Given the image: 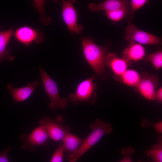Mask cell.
<instances>
[{
	"label": "cell",
	"mask_w": 162,
	"mask_h": 162,
	"mask_svg": "<svg viewBox=\"0 0 162 162\" xmlns=\"http://www.w3.org/2000/svg\"><path fill=\"white\" fill-rule=\"evenodd\" d=\"M83 54L86 61L100 79L106 80L108 75L105 70V60L109 48L104 45L101 46L91 38L82 39Z\"/></svg>",
	"instance_id": "obj_1"
},
{
	"label": "cell",
	"mask_w": 162,
	"mask_h": 162,
	"mask_svg": "<svg viewBox=\"0 0 162 162\" xmlns=\"http://www.w3.org/2000/svg\"><path fill=\"white\" fill-rule=\"evenodd\" d=\"M92 131L83 141L78 149L73 153L67 155L66 158L68 162H77L86 152L97 143L103 136L112 133L113 130L110 123L98 118L90 124Z\"/></svg>",
	"instance_id": "obj_2"
},
{
	"label": "cell",
	"mask_w": 162,
	"mask_h": 162,
	"mask_svg": "<svg viewBox=\"0 0 162 162\" xmlns=\"http://www.w3.org/2000/svg\"><path fill=\"white\" fill-rule=\"evenodd\" d=\"M97 78L95 74L90 78L81 82L78 85L74 93L69 95V102L75 105L83 102L94 105L97 98L98 87L93 80Z\"/></svg>",
	"instance_id": "obj_3"
},
{
	"label": "cell",
	"mask_w": 162,
	"mask_h": 162,
	"mask_svg": "<svg viewBox=\"0 0 162 162\" xmlns=\"http://www.w3.org/2000/svg\"><path fill=\"white\" fill-rule=\"evenodd\" d=\"M38 68L45 91L48 95L50 103L48 107L53 110L58 106L61 109L65 108L69 103L66 97L61 98L56 81L53 80L40 66Z\"/></svg>",
	"instance_id": "obj_4"
},
{
	"label": "cell",
	"mask_w": 162,
	"mask_h": 162,
	"mask_svg": "<svg viewBox=\"0 0 162 162\" xmlns=\"http://www.w3.org/2000/svg\"><path fill=\"white\" fill-rule=\"evenodd\" d=\"M64 118L61 115L55 118L44 116L39 120V124L45 127L49 137L58 142L62 141L66 134L70 131V126L64 125Z\"/></svg>",
	"instance_id": "obj_5"
},
{
	"label": "cell",
	"mask_w": 162,
	"mask_h": 162,
	"mask_svg": "<svg viewBox=\"0 0 162 162\" xmlns=\"http://www.w3.org/2000/svg\"><path fill=\"white\" fill-rule=\"evenodd\" d=\"M124 38L129 43L134 42L142 45L162 44L161 38L148 32L140 29L133 24L125 29Z\"/></svg>",
	"instance_id": "obj_6"
},
{
	"label": "cell",
	"mask_w": 162,
	"mask_h": 162,
	"mask_svg": "<svg viewBox=\"0 0 162 162\" xmlns=\"http://www.w3.org/2000/svg\"><path fill=\"white\" fill-rule=\"evenodd\" d=\"M49 137L45 127L44 125H40L30 135L24 134L21 136L20 139L23 142L22 148L28 149L30 151H34L37 147L45 145Z\"/></svg>",
	"instance_id": "obj_7"
},
{
	"label": "cell",
	"mask_w": 162,
	"mask_h": 162,
	"mask_svg": "<svg viewBox=\"0 0 162 162\" xmlns=\"http://www.w3.org/2000/svg\"><path fill=\"white\" fill-rule=\"evenodd\" d=\"M141 74V79L136 88L140 95L148 100H154L157 88L159 83L158 76L155 74L150 75L146 72Z\"/></svg>",
	"instance_id": "obj_8"
},
{
	"label": "cell",
	"mask_w": 162,
	"mask_h": 162,
	"mask_svg": "<svg viewBox=\"0 0 162 162\" xmlns=\"http://www.w3.org/2000/svg\"><path fill=\"white\" fill-rule=\"evenodd\" d=\"M14 34L17 42L27 46L33 43L41 44L44 39V35L40 30L26 25L18 28Z\"/></svg>",
	"instance_id": "obj_9"
},
{
	"label": "cell",
	"mask_w": 162,
	"mask_h": 162,
	"mask_svg": "<svg viewBox=\"0 0 162 162\" xmlns=\"http://www.w3.org/2000/svg\"><path fill=\"white\" fill-rule=\"evenodd\" d=\"M62 17L70 33L80 34L83 31V27L77 24L76 11L72 3L65 0H62Z\"/></svg>",
	"instance_id": "obj_10"
},
{
	"label": "cell",
	"mask_w": 162,
	"mask_h": 162,
	"mask_svg": "<svg viewBox=\"0 0 162 162\" xmlns=\"http://www.w3.org/2000/svg\"><path fill=\"white\" fill-rule=\"evenodd\" d=\"M131 64L122 58H118L114 52L107 53L106 58L105 66L110 68L114 79L117 81Z\"/></svg>",
	"instance_id": "obj_11"
},
{
	"label": "cell",
	"mask_w": 162,
	"mask_h": 162,
	"mask_svg": "<svg viewBox=\"0 0 162 162\" xmlns=\"http://www.w3.org/2000/svg\"><path fill=\"white\" fill-rule=\"evenodd\" d=\"M38 82L35 81L29 82L25 87L14 88L13 85L8 84L6 86L13 99L14 103L26 100L39 85Z\"/></svg>",
	"instance_id": "obj_12"
},
{
	"label": "cell",
	"mask_w": 162,
	"mask_h": 162,
	"mask_svg": "<svg viewBox=\"0 0 162 162\" xmlns=\"http://www.w3.org/2000/svg\"><path fill=\"white\" fill-rule=\"evenodd\" d=\"M146 56V50L143 46L134 43H130L122 53V58L128 62H137L142 60Z\"/></svg>",
	"instance_id": "obj_13"
},
{
	"label": "cell",
	"mask_w": 162,
	"mask_h": 162,
	"mask_svg": "<svg viewBox=\"0 0 162 162\" xmlns=\"http://www.w3.org/2000/svg\"><path fill=\"white\" fill-rule=\"evenodd\" d=\"M129 2L127 0H107L98 4L90 3L88 7L92 12L111 11L128 6Z\"/></svg>",
	"instance_id": "obj_14"
},
{
	"label": "cell",
	"mask_w": 162,
	"mask_h": 162,
	"mask_svg": "<svg viewBox=\"0 0 162 162\" xmlns=\"http://www.w3.org/2000/svg\"><path fill=\"white\" fill-rule=\"evenodd\" d=\"M13 28L0 32V63L4 60L12 61L14 57L10 53V50L7 49V46L14 34Z\"/></svg>",
	"instance_id": "obj_15"
},
{
	"label": "cell",
	"mask_w": 162,
	"mask_h": 162,
	"mask_svg": "<svg viewBox=\"0 0 162 162\" xmlns=\"http://www.w3.org/2000/svg\"><path fill=\"white\" fill-rule=\"evenodd\" d=\"M62 141L64 153H66L67 155H69L73 153L78 149L82 142L83 140L69 132L66 134Z\"/></svg>",
	"instance_id": "obj_16"
},
{
	"label": "cell",
	"mask_w": 162,
	"mask_h": 162,
	"mask_svg": "<svg viewBox=\"0 0 162 162\" xmlns=\"http://www.w3.org/2000/svg\"><path fill=\"white\" fill-rule=\"evenodd\" d=\"M141 79V74L137 70L128 69L123 74L118 81L127 86L136 88Z\"/></svg>",
	"instance_id": "obj_17"
},
{
	"label": "cell",
	"mask_w": 162,
	"mask_h": 162,
	"mask_svg": "<svg viewBox=\"0 0 162 162\" xmlns=\"http://www.w3.org/2000/svg\"><path fill=\"white\" fill-rule=\"evenodd\" d=\"M158 142L153 145L145 154L148 157H151L153 162H162V136L157 139Z\"/></svg>",
	"instance_id": "obj_18"
},
{
	"label": "cell",
	"mask_w": 162,
	"mask_h": 162,
	"mask_svg": "<svg viewBox=\"0 0 162 162\" xmlns=\"http://www.w3.org/2000/svg\"><path fill=\"white\" fill-rule=\"evenodd\" d=\"M130 11L128 6L111 11L105 12L106 16L112 22H117L123 19Z\"/></svg>",
	"instance_id": "obj_19"
},
{
	"label": "cell",
	"mask_w": 162,
	"mask_h": 162,
	"mask_svg": "<svg viewBox=\"0 0 162 162\" xmlns=\"http://www.w3.org/2000/svg\"><path fill=\"white\" fill-rule=\"evenodd\" d=\"M147 61L150 62L156 70L162 68V51L159 50L147 55Z\"/></svg>",
	"instance_id": "obj_20"
},
{
	"label": "cell",
	"mask_w": 162,
	"mask_h": 162,
	"mask_svg": "<svg viewBox=\"0 0 162 162\" xmlns=\"http://www.w3.org/2000/svg\"><path fill=\"white\" fill-rule=\"evenodd\" d=\"M148 2L147 0H131L130 2V15L128 23L130 24L132 22L135 13L143 7Z\"/></svg>",
	"instance_id": "obj_21"
},
{
	"label": "cell",
	"mask_w": 162,
	"mask_h": 162,
	"mask_svg": "<svg viewBox=\"0 0 162 162\" xmlns=\"http://www.w3.org/2000/svg\"><path fill=\"white\" fill-rule=\"evenodd\" d=\"M141 125L143 128H148L150 126H152L156 130L157 135L159 136L162 133V121H160L155 123L150 122L145 118L141 119Z\"/></svg>",
	"instance_id": "obj_22"
},
{
	"label": "cell",
	"mask_w": 162,
	"mask_h": 162,
	"mask_svg": "<svg viewBox=\"0 0 162 162\" xmlns=\"http://www.w3.org/2000/svg\"><path fill=\"white\" fill-rule=\"evenodd\" d=\"M64 153L63 146L62 144H61L53 154L50 162H63Z\"/></svg>",
	"instance_id": "obj_23"
},
{
	"label": "cell",
	"mask_w": 162,
	"mask_h": 162,
	"mask_svg": "<svg viewBox=\"0 0 162 162\" xmlns=\"http://www.w3.org/2000/svg\"><path fill=\"white\" fill-rule=\"evenodd\" d=\"M135 152L134 148L131 147L122 148L121 152V154L124 158L119 162H133L131 155Z\"/></svg>",
	"instance_id": "obj_24"
},
{
	"label": "cell",
	"mask_w": 162,
	"mask_h": 162,
	"mask_svg": "<svg viewBox=\"0 0 162 162\" xmlns=\"http://www.w3.org/2000/svg\"><path fill=\"white\" fill-rule=\"evenodd\" d=\"M11 148L7 146L0 154V162H9L7 154L10 150Z\"/></svg>",
	"instance_id": "obj_25"
},
{
	"label": "cell",
	"mask_w": 162,
	"mask_h": 162,
	"mask_svg": "<svg viewBox=\"0 0 162 162\" xmlns=\"http://www.w3.org/2000/svg\"><path fill=\"white\" fill-rule=\"evenodd\" d=\"M154 100L161 104L162 102V87H160L155 92Z\"/></svg>",
	"instance_id": "obj_26"
},
{
	"label": "cell",
	"mask_w": 162,
	"mask_h": 162,
	"mask_svg": "<svg viewBox=\"0 0 162 162\" xmlns=\"http://www.w3.org/2000/svg\"><path fill=\"white\" fill-rule=\"evenodd\" d=\"M137 162H153V161H146L142 160H140L138 161Z\"/></svg>",
	"instance_id": "obj_27"
}]
</instances>
